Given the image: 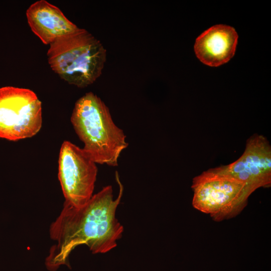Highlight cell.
I'll return each instance as SVG.
<instances>
[{
    "mask_svg": "<svg viewBox=\"0 0 271 271\" xmlns=\"http://www.w3.org/2000/svg\"><path fill=\"white\" fill-rule=\"evenodd\" d=\"M115 177L119 186L115 199L112 186L108 185L81 207L64 203L61 213L49 228L54 244L46 259L48 269L55 271L61 265H68L70 253L79 245L87 246L93 253H105L116 246L123 231L115 215L123 186L117 172Z\"/></svg>",
    "mask_w": 271,
    "mask_h": 271,
    "instance_id": "obj_1",
    "label": "cell"
},
{
    "mask_svg": "<svg viewBox=\"0 0 271 271\" xmlns=\"http://www.w3.org/2000/svg\"><path fill=\"white\" fill-rule=\"evenodd\" d=\"M71 121L83 150L95 163L115 167L128 146L123 131L113 122L107 106L96 94L88 92L76 102Z\"/></svg>",
    "mask_w": 271,
    "mask_h": 271,
    "instance_id": "obj_2",
    "label": "cell"
},
{
    "mask_svg": "<svg viewBox=\"0 0 271 271\" xmlns=\"http://www.w3.org/2000/svg\"><path fill=\"white\" fill-rule=\"evenodd\" d=\"M48 63L61 79L78 87L93 83L101 75L106 50L93 35L79 28L50 45Z\"/></svg>",
    "mask_w": 271,
    "mask_h": 271,
    "instance_id": "obj_3",
    "label": "cell"
},
{
    "mask_svg": "<svg viewBox=\"0 0 271 271\" xmlns=\"http://www.w3.org/2000/svg\"><path fill=\"white\" fill-rule=\"evenodd\" d=\"M192 205L217 221L233 217L246 206L252 193L222 166L204 171L193 179Z\"/></svg>",
    "mask_w": 271,
    "mask_h": 271,
    "instance_id": "obj_4",
    "label": "cell"
},
{
    "mask_svg": "<svg viewBox=\"0 0 271 271\" xmlns=\"http://www.w3.org/2000/svg\"><path fill=\"white\" fill-rule=\"evenodd\" d=\"M42 124V103L32 90L0 88V138L11 141L31 138Z\"/></svg>",
    "mask_w": 271,
    "mask_h": 271,
    "instance_id": "obj_5",
    "label": "cell"
},
{
    "mask_svg": "<svg viewBox=\"0 0 271 271\" xmlns=\"http://www.w3.org/2000/svg\"><path fill=\"white\" fill-rule=\"evenodd\" d=\"M58 178L65 203L75 207L86 204L93 196L97 174L96 163L83 150L69 141L62 144Z\"/></svg>",
    "mask_w": 271,
    "mask_h": 271,
    "instance_id": "obj_6",
    "label": "cell"
},
{
    "mask_svg": "<svg viewBox=\"0 0 271 271\" xmlns=\"http://www.w3.org/2000/svg\"><path fill=\"white\" fill-rule=\"evenodd\" d=\"M232 176L245 184L252 193L271 184V147L262 135L253 134L246 142L242 155L234 162L222 166Z\"/></svg>",
    "mask_w": 271,
    "mask_h": 271,
    "instance_id": "obj_7",
    "label": "cell"
},
{
    "mask_svg": "<svg viewBox=\"0 0 271 271\" xmlns=\"http://www.w3.org/2000/svg\"><path fill=\"white\" fill-rule=\"evenodd\" d=\"M26 17L32 32L46 45L79 29L58 8L45 0L32 4L26 11Z\"/></svg>",
    "mask_w": 271,
    "mask_h": 271,
    "instance_id": "obj_8",
    "label": "cell"
},
{
    "mask_svg": "<svg viewBox=\"0 0 271 271\" xmlns=\"http://www.w3.org/2000/svg\"><path fill=\"white\" fill-rule=\"evenodd\" d=\"M237 39L233 28L223 25L213 26L196 39L194 45L196 56L210 66L222 65L234 56Z\"/></svg>",
    "mask_w": 271,
    "mask_h": 271,
    "instance_id": "obj_9",
    "label": "cell"
}]
</instances>
